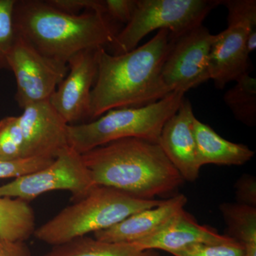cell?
<instances>
[{"label":"cell","mask_w":256,"mask_h":256,"mask_svg":"<svg viewBox=\"0 0 256 256\" xmlns=\"http://www.w3.org/2000/svg\"><path fill=\"white\" fill-rule=\"evenodd\" d=\"M172 42L168 30H159L142 46L121 54L97 52V74L90 92L88 118L108 111L150 105L170 94L162 70Z\"/></svg>","instance_id":"1"},{"label":"cell","mask_w":256,"mask_h":256,"mask_svg":"<svg viewBox=\"0 0 256 256\" xmlns=\"http://www.w3.org/2000/svg\"><path fill=\"white\" fill-rule=\"evenodd\" d=\"M96 186L154 200L178 190L183 178L158 143L124 138L82 154Z\"/></svg>","instance_id":"2"},{"label":"cell","mask_w":256,"mask_h":256,"mask_svg":"<svg viewBox=\"0 0 256 256\" xmlns=\"http://www.w3.org/2000/svg\"><path fill=\"white\" fill-rule=\"evenodd\" d=\"M14 24L16 34L42 54L65 64L82 50L111 46L117 34L106 15L69 14L40 0H16Z\"/></svg>","instance_id":"3"},{"label":"cell","mask_w":256,"mask_h":256,"mask_svg":"<svg viewBox=\"0 0 256 256\" xmlns=\"http://www.w3.org/2000/svg\"><path fill=\"white\" fill-rule=\"evenodd\" d=\"M162 201L140 200L116 188L96 186L86 196L36 228L34 235L45 244L57 246L110 228L130 216L158 206Z\"/></svg>","instance_id":"4"},{"label":"cell","mask_w":256,"mask_h":256,"mask_svg":"<svg viewBox=\"0 0 256 256\" xmlns=\"http://www.w3.org/2000/svg\"><path fill=\"white\" fill-rule=\"evenodd\" d=\"M184 92H170L150 105L108 111L90 122L68 124L69 146L82 154L124 138H140L159 142L165 122L176 114Z\"/></svg>","instance_id":"5"},{"label":"cell","mask_w":256,"mask_h":256,"mask_svg":"<svg viewBox=\"0 0 256 256\" xmlns=\"http://www.w3.org/2000/svg\"><path fill=\"white\" fill-rule=\"evenodd\" d=\"M220 4V0H137L130 21L117 33L111 44L114 54L137 48L144 36L156 30H168L170 40H176L202 24Z\"/></svg>","instance_id":"6"},{"label":"cell","mask_w":256,"mask_h":256,"mask_svg":"<svg viewBox=\"0 0 256 256\" xmlns=\"http://www.w3.org/2000/svg\"><path fill=\"white\" fill-rule=\"evenodd\" d=\"M96 186L82 154L68 146L44 169L0 186V197L28 202L46 192L66 190L78 201Z\"/></svg>","instance_id":"7"},{"label":"cell","mask_w":256,"mask_h":256,"mask_svg":"<svg viewBox=\"0 0 256 256\" xmlns=\"http://www.w3.org/2000/svg\"><path fill=\"white\" fill-rule=\"evenodd\" d=\"M8 64L14 74L15 98L22 108L48 100L68 72L67 64L42 54L18 34Z\"/></svg>","instance_id":"8"},{"label":"cell","mask_w":256,"mask_h":256,"mask_svg":"<svg viewBox=\"0 0 256 256\" xmlns=\"http://www.w3.org/2000/svg\"><path fill=\"white\" fill-rule=\"evenodd\" d=\"M215 35L203 24L172 40L162 77L170 92H186L210 80L208 57Z\"/></svg>","instance_id":"9"},{"label":"cell","mask_w":256,"mask_h":256,"mask_svg":"<svg viewBox=\"0 0 256 256\" xmlns=\"http://www.w3.org/2000/svg\"><path fill=\"white\" fill-rule=\"evenodd\" d=\"M18 116L23 137L24 158L55 159L68 148V124L46 100L23 108Z\"/></svg>","instance_id":"10"},{"label":"cell","mask_w":256,"mask_h":256,"mask_svg":"<svg viewBox=\"0 0 256 256\" xmlns=\"http://www.w3.org/2000/svg\"><path fill=\"white\" fill-rule=\"evenodd\" d=\"M97 52L85 50L72 56L67 63L68 73L48 99L68 124L88 118L90 92L97 74Z\"/></svg>","instance_id":"11"},{"label":"cell","mask_w":256,"mask_h":256,"mask_svg":"<svg viewBox=\"0 0 256 256\" xmlns=\"http://www.w3.org/2000/svg\"><path fill=\"white\" fill-rule=\"evenodd\" d=\"M195 118L191 102L184 98L176 114L163 126L158 142L184 181L192 182L198 178L201 169L194 134Z\"/></svg>","instance_id":"12"},{"label":"cell","mask_w":256,"mask_h":256,"mask_svg":"<svg viewBox=\"0 0 256 256\" xmlns=\"http://www.w3.org/2000/svg\"><path fill=\"white\" fill-rule=\"evenodd\" d=\"M249 33L246 26L236 25L215 35L208 57V72L217 88L223 89L229 82H236L249 73Z\"/></svg>","instance_id":"13"},{"label":"cell","mask_w":256,"mask_h":256,"mask_svg":"<svg viewBox=\"0 0 256 256\" xmlns=\"http://www.w3.org/2000/svg\"><path fill=\"white\" fill-rule=\"evenodd\" d=\"M234 239L214 229L200 225L182 210L158 232L136 242L141 250H164L172 254L196 244H217Z\"/></svg>","instance_id":"14"},{"label":"cell","mask_w":256,"mask_h":256,"mask_svg":"<svg viewBox=\"0 0 256 256\" xmlns=\"http://www.w3.org/2000/svg\"><path fill=\"white\" fill-rule=\"evenodd\" d=\"M188 198L182 194L162 200L158 206L130 216L110 228L94 233L101 242L133 244L158 232L184 210Z\"/></svg>","instance_id":"15"},{"label":"cell","mask_w":256,"mask_h":256,"mask_svg":"<svg viewBox=\"0 0 256 256\" xmlns=\"http://www.w3.org/2000/svg\"><path fill=\"white\" fill-rule=\"evenodd\" d=\"M193 130L197 161L201 168L206 164L240 166L254 158V152L248 146L224 139L196 118L194 120Z\"/></svg>","instance_id":"16"},{"label":"cell","mask_w":256,"mask_h":256,"mask_svg":"<svg viewBox=\"0 0 256 256\" xmlns=\"http://www.w3.org/2000/svg\"><path fill=\"white\" fill-rule=\"evenodd\" d=\"M34 212L28 202L0 197V237L25 242L36 230Z\"/></svg>","instance_id":"17"},{"label":"cell","mask_w":256,"mask_h":256,"mask_svg":"<svg viewBox=\"0 0 256 256\" xmlns=\"http://www.w3.org/2000/svg\"><path fill=\"white\" fill-rule=\"evenodd\" d=\"M43 256H161L153 250H141L132 244L101 242L84 236L54 246Z\"/></svg>","instance_id":"18"},{"label":"cell","mask_w":256,"mask_h":256,"mask_svg":"<svg viewBox=\"0 0 256 256\" xmlns=\"http://www.w3.org/2000/svg\"><path fill=\"white\" fill-rule=\"evenodd\" d=\"M236 84L226 92L224 102L233 112L234 117L242 124L254 127L256 124V80L245 74Z\"/></svg>","instance_id":"19"},{"label":"cell","mask_w":256,"mask_h":256,"mask_svg":"<svg viewBox=\"0 0 256 256\" xmlns=\"http://www.w3.org/2000/svg\"><path fill=\"white\" fill-rule=\"evenodd\" d=\"M228 236L244 246L256 244V207L238 203H223L220 206Z\"/></svg>","instance_id":"20"},{"label":"cell","mask_w":256,"mask_h":256,"mask_svg":"<svg viewBox=\"0 0 256 256\" xmlns=\"http://www.w3.org/2000/svg\"><path fill=\"white\" fill-rule=\"evenodd\" d=\"M228 10V26L240 25L249 30L247 48L249 54L256 48V0H223Z\"/></svg>","instance_id":"21"},{"label":"cell","mask_w":256,"mask_h":256,"mask_svg":"<svg viewBox=\"0 0 256 256\" xmlns=\"http://www.w3.org/2000/svg\"><path fill=\"white\" fill-rule=\"evenodd\" d=\"M24 158L23 137L18 116H8L0 120V160Z\"/></svg>","instance_id":"22"},{"label":"cell","mask_w":256,"mask_h":256,"mask_svg":"<svg viewBox=\"0 0 256 256\" xmlns=\"http://www.w3.org/2000/svg\"><path fill=\"white\" fill-rule=\"evenodd\" d=\"M16 0H0V68H8V56L16 37L14 10Z\"/></svg>","instance_id":"23"},{"label":"cell","mask_w":256,"mask_h":256,"mask_svg":"<svg viewBox=\"0 0 256 256\" xmlns=\"http://www.w3.org/2000/svg\"><path fill=\"white\" fill-rule=\"evenodd\" d=\"M174 256H245V247L235 239L217 244H196L172 252Z\"/></svg>","instance_id":"24"},{"label":"cell","mask_w":256,"mask_h":256,"mask_svg":"<svg viewBox=\"0 0 256 256\" xmlns=\"http://www.w3.org/2000/svg\"><path fill=\"white\" fill-rule=\"evenodd\" d=\"M54 159L28 158L15 160H0V178H18L44 169Z\"/></svg>","instance_id":"25"},{"label":"cell","mask_w":256,"mask_h":256,"mask_svg":"<svg viewBox=\"0 0 256 256\" xmlns=\"http://www.w3.org/2000/svg\"><path fill=\"white\" fill-rule=\"evenodd\" d=\"M48 3L56 9L76 14L82 10L105 14V0H48Z\"/></svg>","instance_id":"26"},{"label":"cell","mask_w":256,"mask_h":256,"mask_svg":"<svg viewBox=\"0 0 256 256\" xmlns=\"http://www.w3.org/2000/svg\"><path fill=\"white\" fill-rule=\"evenodd\" d=\"M137 0H105L106 16L127 24L136 9Z\"/></svg>","instance_id":"27"},{"label":"cell","mask_w":256,"mask_h":256,"mask_svg":"<svg viewBox=\"0 0 256 256\" xmlns=\"http://www.w3.org/2000/svg\"><path fill=\"white\" fill-rule=\"evenodd\" d=\"M237 203L256 207V178L254 175L244 174L235 184Z\"/></svg>","instance_id":"28"},{"label":"cell","mask_w":256,"mask_h":256,"mask_svg":"<svg viewBox=\"0 0 256 256\" xmlns=\"http://www.w3.org/2000/svg\"><path fill=\"white\" fill-rule=\"evenodd\" d=\"M0 256H32L25 242H12L0 237Z\"/></svg>","instance_id":"29"}]
</instances>
